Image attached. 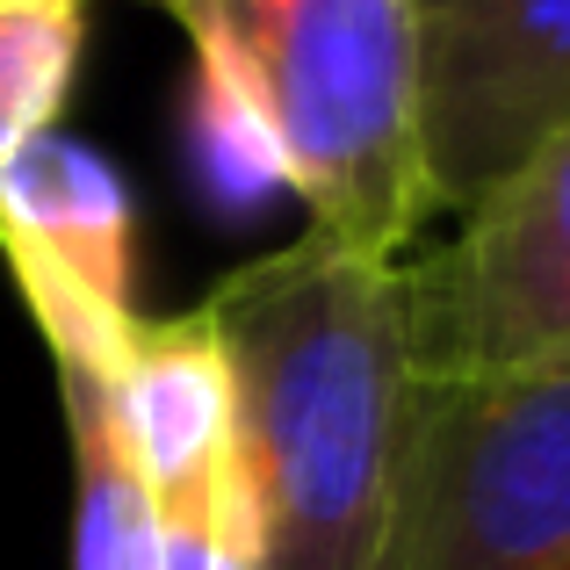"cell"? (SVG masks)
<instances>
[{"label":"cell","mask_w":570,"mask_h":570,"mask_svg":"<svg viewBox=\"0 0 570 570\" xmlns=\"http://www.w3.org/2000/svg\"><path fill=\"white\" fill-rule=\"evenodd\" d=\"M412 368H570V124L404 261Z\"/></svg>","instance_id":"4"},{"label":"cell","mask_w":570,"mask_h":570,"mask_svg":"<svg viewBox=\"0 0 570 570\" xmlns=\"http://www.w3.org/2000/svg\"><path fill=\"white\" fill-rule=\"evenodd\" d=\"M0 261L51 354L116 362L130 325V195L72 138H37L0 167Z\"/></svg>","instance_id":"7"},{"label":"cell","mask_w":570,"mask_h":570,"mask_svg":"<svg viewBox=\"0 0 570 570\" xmlns=\"http://www.w3.org/2000/svg\"><path fill=\"white\" fill-rule=\"evenodd\" d=\"M145 8H153V0H145Z\"/></svg>","instance_id":"10"},{"label":"cell","mask_w":570,"mask_h":570,"mask_svg":"<svg viewBox=\"0 0 570 570\" xmlns=\"http://www.w3.org/2000/svg\"><path fill=\"white\" fill-rule=\"evenodd\" d=\"M433 209H476L570 124V0H412Z\"/></svg>","instance_id":"5"},{"label":"cell","mask_w":570,"mask_h":570,"mask_svg":"<svg viewBox=\"0 0 570 570\" xmlns=\"http://www.w3.org/2000/svg\"><path fill=\"white\" fill-rule=\"evenodd\" d=\"M101 368L174 570H246L253 528L246 476H238V419L209 318L203 311L138 318L116 362Z\"/></svg>","instance_id":"6"},{"label":"cell","mask_w":570,"mask_h":570,"mask_svg":"<svg viewBox=\"0 0 570 570\" xmlns=\"http://www.w3.org/2000/svg\"><path fill=\"white\" fill-rule=\"evenodd\" d=\"M72 433V570H174L159 513L138 484L109 368L87 354H51Z\"/></svg>","instance_id":"8"},{"label":"cell","mask_w":570,"mask_h":570,"mask_svg":"<svg viewBox=\"0 0 570 570\" xmlns=\"http://www.w3.org/2000/svg\"><path fill=\"white\" fill-rule=\"evenodd\" d=\"M195 311L232 376L246 570H376L412 404L404 261L304 232Z\"/></svg>","instance_id":"1"},{"label":"cell","mask_w":570,"mask_h":570,"mask_svg":"<svg viewBox=\"0 0 570 570\" xmlns=\"http://www.w3.org/2000/svg\"><path fill=\"white\" fill-rule=\"evenodd\" d=\"M195 51L203 124L311 209V232L404 261L433 209L412 0H153Z\"/></svg>","instance_id":"2"},{"label":"cell","mask_w":570,"mask_h":570,"mask_svg":"<svg viewBox=\"0 0 570 570\" xmlns=\"http://www.w3.org/2000/svg\"><path fill=\"white\" fill-rule=\"evenodd\" d=\"M87 58V0H0V167L66 116Z\"/></svg>","instance_id":"9"},{"label":"cell","mask_w":570,"mask_h":570,"mask_svg":"<svg viewBox=\"0 0 570 570\" xmlns=\"http://www.w3.org/2000/svg\"><path fill=\"white\" fill-rule=\"evenodd\" d=\"M376 570H570V368H412Z\"/></svg>","instance_id":"3"}]
</instances>
